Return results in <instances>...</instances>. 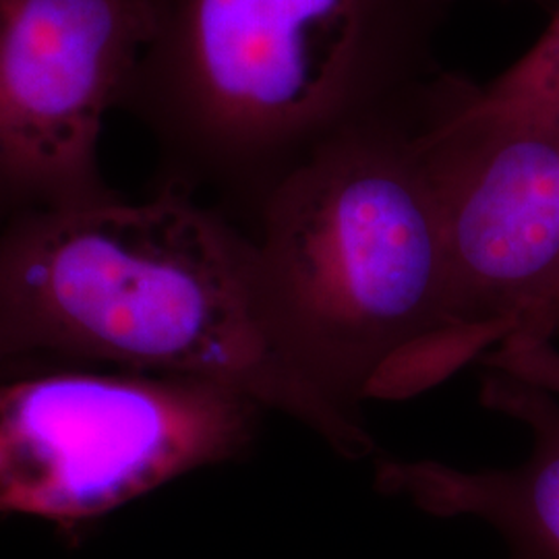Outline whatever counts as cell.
Returning <instances> with one entry per match:
<instances>
[{
  "mask_svg": "<svg viewBox=\"0 0 559 559\" xmlns=\"http://www.w3.org/2000/svg\"><path fill=\"white\" fill-rule=\"evenodd\" d=\"M156 0H0V200L29 214L110 198L104 119L122 106Z\"/></svg>",
  "mask_w": 559,
  "mask_h": 559,
  "instance_id": "cell-6",
  "label": "cell"
},
{
  "mask_svg": "<svg viewBox=\"0 0 559 559\" xmlns=\"http://www.w3.org/2000/svg\"><path fill=\"white\" fill-rule=\"evenodd\" d=\"M471 119L559 127V9L540 40L489 85L468 83L459 104Z\"/></svg>",
  "mask_w": 559,
  "mask_h": 559,
  "instance_id": "cell-8",
  "label": "cell"
},
{
  "mask_svg": "<svg viewBox=\"0 0 559 559\" xmlns=\"http://www.w3.org/2000/svg\"><path fill=\"white\" fill-rule=\"evenodd\" d=\"M261 406L177 376L52 373L0 383V514L78 524L237 456Z\"/></svg>",
  "mask_w": 559,
  "mask_h": 559,
  "instance_id": "cell-4",
  "label": "cell"
},
{
  "mask_svg": "<svg viewBox=\"0 0 559 559\" xmlns=\"http://www.w3.org/2000/svg\"><path fill=\"white\" fill-rule=\"evenodd\" d=\"M487 408L520 420L533 438L519 466L462 471L438 460H390L381 475L388 496L438 519L473 516L496 526L512 559H559V402L535 385L491 371L483 381Z\"/></svg>",
  "mask_w": 559,
  "mask_h": 559,
  "instance_id": "cell-7",
  "label": "cell"
},
{
  "mask_svg": "<svg viewBox=\"0 0 559 559\" xmlns=\"http://www.w3.org/2000/svg\"><path fill=\"white\" fill-rule=\"evenodd\" d=\"M480 362L491 371L535 385L559 399V350L551 340L512 336L501 342Z\"/></svg>",
  "mask_w": 559,
  "mask_h": 559,
  "instance_id": "cell-9",
  "label": "cell"
},
{
  "mask_svg": "<svg viewBox=\"0 0 559 559\" xmlns=\"http://www.w3.org/2000/svg\"><path fill=\"white\" fill-rule=\"evenodd\" d=\"M0 340L221 383L293 417L344 459L373 452L359 411L300 362L253 237L179 187L11 222L0 235Z\"/></svg>",
  "mask_w": 559,
  "mask_h": 559,
  "instance_id": "cell-1",
  "label": "cell"
},
{
  "mask_svg": "<svg viewBox=\"0 0 559 559\" xmlns=\"http://www.w3.org/2000/svg\"><path fill=\"white\" fill-rule=\"evenodd\" d=\"M466 85L419 131L448 260L445 328L419 394L514 336L559 290V127L464 117Z\"/></svg>",
  "mask_w": 559,
  "mask_h": 559,
  "instance_id": "cell-5",
  "label": "cell"
},
{
  "mask_svg": "<svg viewBox=\"0 0 559 559\" xmlns=\"http://www.w3.org/2000/svg\"><path fill=\"white\" fill-rule=\"evenodd\" d=\"M423 124L325 145L263 198L261 265L300 362L342 404L417 396L445 328L448 260Z\"/></svg>",
  "mask_w": 559,
  "mask_h": 559,
  "instance_id": "cell-3",
  "label": "cell"
},
{
  "mask_svg": "<svg viewBox=\"0 0 559 559\" xmlns=\"http://www.w3.org/2000/svg\"><path fill=\"white\" fill-rule=\"evenodd\" d=\"M448 2L156 0L122 108L258 210L325 145L438 115L456 80L436 60Z\"/></svg>",
  "mask_w": 559,
  "mask_h": 559,
  "instance_id": "cell-2",
  "label": "cell"
},
{
  "mask_svg": "<svg viewBox=\"0 0 559 559\" xmlns=\"http://www.w3.org/2000/svg\"><path fill=\"white\" fill-rule=\"evenodd\" d=\"M559 332V290L539 307L514 336L533 340H551Z\"/></svg>",
  "mask_w": 559,
  "mask_h": 559,
  "instance_id": "cell-10",
  "label": "cell"
}]
</instances>
